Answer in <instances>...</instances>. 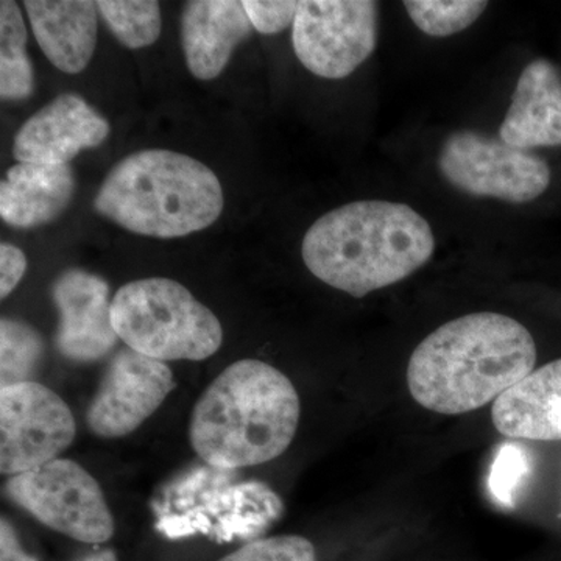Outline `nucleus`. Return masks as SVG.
Here are the masks:
<instances>
[{
    "label": "nucleus",
    "mask_w": 561,
    "mask_h": 561,
    "mask_svg": "<svg viewBox=\"0 0 561 561\" xmlns=\"http://www.w3.org/2000/svg\"><path fill=\"white\" fill-rule=\"evenodd\" d=\"M435 251L434 232L411 206L354 202L324 214L306 232L301 254L316 278L351 297L393 286Z\"/></svg>",
    "instance_id": "nucleus-2"
},
{
    "label": "nucleus",
    "mask_w": 561,
    "mask_h": 561,
    "mask_svg": "<svg viewBox=\"0 0 561 561\" xmlns=\"http://www.w3.org/2000/svg\"><path fill=\"white\" fill-rule=\"evenodd\" d=\"M95 5L111 33L128 49H144L160 38V3L151 0H101Z\"/></svg>",
    "instance_id": "nucleus-19"
},
{
    "label": "nucleus",
    "mask_w": 561,
    "mask_h": 561,
    "mask_svg": "<svg viewBox=\"0 0 561 561\" xmlns=\"http://www.w3.org/2000/svg\"><path fill=\"white\" fill-rule=\"evenodd\" d=\"M404 7L421 32L445 38L474 24L489 3L481 0H409Z\"/></svg>",
    "instance_id": "nucleus-21"
},
{
    "label": "nucleus",
    "mask_w": 561,
    "mask_h": 561,
    "mask_svg": "<svg viewBox=\"0 0 561 561\" xmlns=\"http://www.w3.org/2000/svg\"><path fill=\"white\" fill-rule=\"evenodd\" d=\"M224 203L219 179L203 162L151 149L128 154L111 169L94 209L135 234L175 239L210 227Z\"/></svg>",
    "instance_id": "nucleus-4"
},
{
    "label": "nucleus",
    "mask_w": 561,
    "mask_h": 561,
    "mask_svg": "<svg viewBox=\"0 0 561 561\" xmlns=\"http://www.w3.org/2000/svg\"><path fill=\"white\" fill-rule=\"evenodd\" d=\"M494 427L518 440H561V359L549 362L501 394L491 408Z\"/></svg>",
    "instance_id": "nucleus-16"
},
{
    "label": "nucleus",
    "mask_w": 561,
    "mask_h": 561,
    "mask_svg": "<svg viewBox=\"0 0 561 561\" xmlns=\"http://www.w3.org/2000/svg\"><path fill=\"white\" fill-rule=\"evenodd\" d=\"M0 561H38L24 552L16 531L7 519L0 523Z\"/></svg>",
    "instance_id": "nucleus-26"
},
{
    "label": "nucleus",
    "mask_w": 561,
    "mask_h": 561,
    "mask_svg": "<svg viewBox=\"0 0 561 561\" xmlns=\"http://www.w3.org/2000/svg\"><path fill=\"white\" fill-rule=\"evenodd\" d=\"M529 471L526 453L513 443H505L491 465L489 486L494 500L512 507L516 491L522 485L524 476Z\"/></svg>",
    "instance_id": "nucleus-22"
},
{
    "label": "nucleus",
    "mask_w": 561,
    "mask_h": 561,
    "mask_svg": "<svg viewBox=\"0 0 561 561\" xmlns=\"http://www.w3.org/2000/svg\"><path fill=\"white\" fill-rule=\"evenodd\" d=\"M77 561H117V557L111 549H103V551L88 553Z\"/></svg>",
    "instance_id": "nucleus-27"
},
{
    "label": "nucleus",
    "mask_w": 561,
    "mask_h": 561,
    "mask_svg": "<svg viewBox=\"0 0 561 561\" xmlns=\"http://www.w3.org/2000/svg\"><path fill=\"white\" fill-rule=\"evenodd\" d=\"M438 168L448 183L474 197L527 203L551 184L548 162L482 133H453L443 144Z\"/></svg>",
    "instance_id": "nucleus-7"
},
{
    "label": "nucleus",
    "mask_w": 561,
    "mask_h": 561,
    "mask_svg": "<svg viewBox=\"0 0 561 561\" xmlns=\"http://www.w3.org/2000/svg\"><path fill=\"white\" fill-rule=\"evenodd\" d=\"M7 494L44 526L90 545L108 541L114 518L99 482L76 461L57 459L11 476Z\"/></svg>",
    "instance_id": "nucleus-6"
},
{
    "label": "nucleus",
    "mask_w": 561,
    "mask_h": 561,
    "mask_svg": "<svg viewBox=\"0 0 561 561\" xmlns=\"http://www.w3.org/2000/svg\"><path fill=\"white\" fill-rule=\"evenodd\" d=\"M175 386L164 362L127 346L110 360L88 409V426L98 437H125L158 411Z\"/></svg>",
    "instance_id": "nucleus-10"
},
{
    "label": "nucleus",
    "mask_w": 561,
    "mask_h": 561,
    "mask_svg": "<svg viewBox=\"0 0 561 561\" xmlns=\"http://www.w3.org/2000/svg\"><path fill=\"white\" fill-rule=\"evenodd\" d=\"M253 33L249 14L239 0H192L181 14V44L195 79H217L236 47Z\"/></svg>",
    "instance_id": "nucleus-13"
},
{
    "label": "nucleus",
    "mask_w": 561,
    "mask_h": 561,
    "mask_svg": "<svg viewBox=\"0 0 561 561\" xmlns=\"http://www.w3.org/2000/svg\"><path fill=\"white\" fill-rule=\"evenodd\" d=\"M108 121L77 94L58 95L22 124L14 136L18 162L69 164L108 139Z\"/></svg>",
    "instance_id": "nucleus-12"
},
{
    "label": "nucleus",
    "mask_w": 561,
    "mask_h": 561,
    "mask_svg": "<svg viewBox=\"0 0 561 561\" xmlns=\"http://www.w3.org/2000/svg\"><path fill=\"white\" fill-rule=\"evenodd\" d=\"M537 346L512 317L478 312L431 332L413 351L408 386L427 411L461 415L478 411L534 371Z\"/></svg>",
    "instance_id": "nucleus-1"
},
{
    "label": "nucleus",
    "mask_w": 561,
    "mask_h": 561,
    "mask_svg": "<svg viewBox=\"0 0 561 561\" xmlns=\"http://www.w3.org/2000/svg\"><path fill=\"white\" fill-rule=\"evenodd\" d=\"M378 16L370 0L300 2L291 25L295 55L316 76L345 79L375 51Z\"/></svg>",
    "instance_id": "nucleus-8"
},
{
    "label": "nucleus",
    "mask_w": 561,
    "mask_h": 561,
    "mask_svg": "<svg viewBox=\"0 0 561 561\" xmlns=\"http://www.w3.org/2000/svg\"><path fill=\"white\" fill-rule=\"evenodd\" d=\"M254 31L262 35H276L294 25L300 2L291 0H243Z\"/></svg>",
    "instance_id": "nucleus-24"
},
{
    "label": "nucleus",
    "mask_w": 561,
    "mask_h": 561,
    "mask_svg": "<svg viewBox=\"0 0 561 561\" xmlns=\"http://www.w3.org/2000/svg\"><path fill=\"white\" fill-rule=\"evenodd\" d=\"M77 426L69 405L38 382L0 389V471L16 476L57 460Z\"/></svg>",
    "instance_id": "nucleus-9"
},
{
    "label": "nucleus",
    "mask_w": 561,
    "mask_h": 561,
    "mask_svg": "<svg viewBox=\"0 0 561 561\" xmlns=\"http://www.w3.org/2000/svg\"><path fill=\"white\" fill-rule=\"evenodd\" d=\"M300 413V397L283 371L257 359L238 360L195 404L191 445L210 467H256L286 453Z\"/></svg>",
    "instance_id": "nucleus-3"
},
{
    "label": "nucleus",
    "mask_w": 561,
    "mask_h": 561,
    "mask_svg": "<svg viewBox=\"0 0 561 561\" xmlns=\"http://www.w3.org/2000/svg\"><path fill=\"white\" fill-rule=\"evenodd\" d=\"M111 319L128 348L161 362L205 360L224 341L214 312L168 278L125 284L111 302Z\"/></svg>",
    "instance_id": "nucleus-5"
},
{
    "label": "nucleus",
    "mask_w": 561,
    "mask_h": 561,
    "mask_svg": "<svg viewBox=\"0 0 561 561\" xmlns=\"http://www.w3.org/2000/svg\"><path fill=\"white\" fill-rule=\"evenodd\" d=\"M35 77L27 55V28L13 0L0 2V98L24 102L33 94Z\"/></svg>",
    "instance_id": "nucleus-18"
},
{
    "label": "nucleus",
    "mask_w": 561,
    "mask_h": 561,
    "mask_svg": "<svg viewBox=\"0 0 561 561\" xmlns=\"http://www.w3.org/2000/svg\"><path fill=\"white\" fill-rule=\"evenodd\" d=\"M27 271V257L24 251L11 243L0 245V297L7 298L16 289Z\"/></svg>",
    "instance_id": "nucleus-25"
},
{
    "label": "nucleus",
    "mask_w": 561,
    "mask_h": 561,
    "mask_svg": "<svg viewBox=\"0 0 561 561\" xmlns=\"http://www.w3.org/2000/svg\"><path fill=\"white\" fill-rule=\"evenodd\" d=\"M76 186L69 164L18 162L0 183V216L20 230L43 227L68 209Z\"/></svg>",
    "instance_id": "nucleus-15"
},
{
    "label": "nucleus",
    "mask_w": 561,
    "mask_h": 561,
    "mask_svg": "<svg viewBox=\"0 0 561 561\" xmlns=\"http://www.w3.org/2000/svg\"><path fill=\"white\" fill-rule=\"evenodd\" d=\"M44 354L43 337L22 320L0 321V382L2 387L32 382Z\"/></svg>",
    "instance_id": "nucleus-20"
},
{
    "label": "nucleus",
    "mask_w": 561,
    "mask_h": 561,
    "mask_svg": "<svg viewBox=\"0 0 561 561\" xmlns=\"http://www.w3.org/2000/svg\"><path fill=\"white\" fill-rule=\"evenodd\" d=\"M500 139L516 149L561 146V77L548 60L523 70Z\"/></svg>",
    "instance_id": "nucleus-14"
},
{
    "label": "nucleus",
    "mask_w": 561,
    "mask_h": 561,
    "mask_svg": "<svg viewBox=\"0 0 561 561\" xmlns=\"http://www.w3.org/2000/svg\"><path fill=\"white\" fill-rule=\"evenodd\" d=\"M51 298L60 313L55 345L66 359L101 360L117 343L111 319L110 287L94 273L69 268L54 286Z\"/></svg>",
    "instance_id": "nucleus-11"
},
{
    "label": "nucleus",
    "mask_w": 561,
    "mask_h": 561,
    "mask_svg": "<svg viewBox=\"0 0 561 561\" xmlns=\"http://www.w3.org/2000/svg\"><path fill=\"white\" fill-rule=\"evenodd\" d=\"M220 561H316V549L306 538L284 535L250 542Z\"/></svg>",
    "instance_id": "nucleus-23"
},
{
    "label": "nucleus",
    "mask_w": 561,
    "mask_h": 561,
    "mask_svg": "<svg viewBox=\"0 0 561 561\" xmlns=\"http://www.w3.org/2000/svg\"><path fill=\"white\" fill-rule=\"evenodd\" d=\"M33 35L47 60L65 73L90 65L98 43V5L88 0H25Z\"/></svg>",
    "instance_id": "nucleus-17"
}]
</instances>
